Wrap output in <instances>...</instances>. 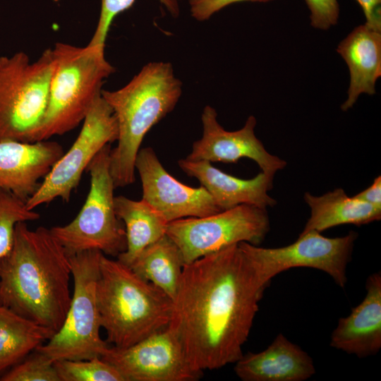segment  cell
<instances>
[{
	"instance_id": "obj_1",
	"label": "cell",
	"mask_w": 381,
	"mask_h": 381,
	"mask_svg": "<svg viewBox=\"0 0 381 381\" xmlns=\"http://www.w3.org/2000/svg\"><path fill=\"white\" fill-rule=\"evenodd\" d=\"M266 288L238 243L184 265L168 325L195 371L242 356Z\"/></svg>"
},
{
	"instance_id": "obj_2",
	"label": "cell",
	"mask_w": 381,
	"mask_h": 381,
	"mask_svg": "<svg viewBox=\"0 0 381 381\" xmlns=\"http://www.w3.org/2000/svg\"><path fill=\"white\" fill-rule=\"evenodd\" d=\"M69 255L50 229L16 224L10 250L0 259V304L56 334L72 293Z\"/></svg>"
},
{
	"instance_id": "obj_3",
	"label": "cell",
	"mask_w": 381,
	"mask_h": 381,
	"mask_svg": "<svg viewBox=\"0 0 381 381\" xmlns=\"http://www.w3.org/2000/svg\"><path fill=\"white\" fill-rule=\"evenodd\" d=\"M182 83L169 62L145 65L125 86L102 90V96L116 117L117 145L110 152V172L115 188L125 187L135 180V162L147 132L176 105Z\"/></svg>"
},
{
	"instance_id": "obj_4",
	"label": "cell",
	"mask_w": 381,
	"mask_h": 381,
	"mask_svg": "<svg viewBox=\"0 0 381 381\" xmlns=\"http://www.w3.org/2000/svg\"><path fill=\"white\" fill-rule=\"evenodd\" d=\"M97 305L107 341L130 346L169 324L173 301L132 269L102 254L96 286Z\"/></svg>"
},
{
	"instance_id": "obj_5",
	"label": "cell",
	"mask_w": 381,
	"mask_h": 381,
	"mask_svg": "<svg viewBox=\"0 0 381 381\" xmlns=\"http://www.w3.org/2000/svg\"><path fill=\"white\" fill-rule=\"evenodd\" d=\"M104 46L57 42L47 109L35 142L72 131L84 120L106 78L115 72Z\"/></svg>"
},
{
	"instance_id": "obj_6",
	"label": "cell",
	"mask_w": 381,
	"mask_h": 381,
	"mask_svg": "<svg viewBox=\"0 0 381 381\" xmlns=\"http://www.w3.org/2000/svg\"><path fill=\"white\" fill-rule=\"evenodd\" d=\"M54 65L52 48L33 62L23 52L0 56V142H35Z\"/></svg>"
},
{
	"instance_id": "obj_7",
	"label": "cell",
	"mask_w": 381,
	"mask_h": 381,
	"mask_svg": "<svg viewBox=\"0 0 381 381\" xmlns=\"http://www.w3.org/2000/svg\"><path fill=\"white\" fill-rule=\"evenodd\" d=\"M111 144L103 147L87 166L90 188L84 205L68 224L50 231L70 256L90 250L116 257L126 248L125 227L114 209L116 188L110 172Z\"/></svg>"
},
{
	"instance_id": "obj_8",
	"label": "cell",
	"mask_w": 381,
	"mask_h": 381,
	"mask_svg": "<svg viewBox=\"0 0 381 381\" xmlns=\"http://www.w3.org/2000/svg\"><path fill=\"white\" fill-rule=\"evenodd\" d=\"M102 253L90 250L69 256L73 289L59 330L35 350L53 362L102 358L109 346L100 336L96 286Z\"/></svg>"
},
{
	"instance_id": "obj_9",
	"label": "cell",
	"mask_w": 381,
	"mask_h": 381,
	"mask_svg": "<svg viewBox=\"0 0 381 381\" xmlns=\"http://www.w3.org/2000/svg\"><path fill=\"white\" fill-rule=\"evenodd\" d=\"M270 229L267 209L240 205L202 217L171 222L166 234L178 246L184 263L188 264L241 242L259 246Z\"/></svg>"
},
{
	"instance_id": "obj_10",
	"label": "cell",
	"mask_w": 381,
	"mask_h": 381,
	"mask_svg": "<svg viewBox=\"0 0 381 381\" xmlns=\"http://www.w3.org/2000/svg\"><path fill=\"white\" fill-rule=\"evenodd\" d=\"M357 237L353 231L335 238L309 231L301 233L295 242L284 247L262 248L246 242L238 246L266 287L282 272L294 267H310L327 273L344 289L347 283L346 267Z\"/></svg>"
},
{
	"instance_id": "obj_11",
	"label": "cell",
	"mask_w": 381,
	"mask_h": 381,
	"mask_svg": "<svg viewBox=\"0 0 381 381\" xmlns=\"http://www.w3.org/2000/svg\"><path fill=\"white\" fill-rule=\"evenodd\" d=\"M118 136L116 117L101 94L83 121L71 148L54 164L37 190L26 201L27 207L32 210L56 198L68 202L95 156L106 145L116 141Z\"/></svg>"
},
{
	"instance_id": "obj_12",
	"label": "cell",
	"mask_w": 381,
	"mask_h": 381,
	"mask_svg": "<svg viewBox=\"0 0 381 381\" xmlns=\"http://www.w3.org/2000/svg\"><path fill=\"white\" fill-rule=\"evenodd\" d=\"M101 358L125 381H193L202 374L190 367L169 325L130 346H109Z\"/></svg>"
},
{
	"instance_id": "obj_13",
	"label": "cell",
	"mask_w": 381,
	"mask_h": 381,
	"mask_svg": "<svg viewBox=\"0 0 381 381\" xmlns=\"http://www.w3.org/2000/svg\"><path fill=\"white\" fill-rule=\"evenodd\" d=\"M135 168L142 183V199L168 223L222 211L203 186H186L167 172L150 147L140 149Z\"/></svg>"
},
{
	"instance_id": "obj_14",
	"label": "cell",
	"mask_w": 381,
	"mask_h": 381,
	"mask_svg": "<svg viewBox=\"0 0 381 381\" xmlns=\"http://www.w3.org/2000/svg\"><path fill=\"white\" fill-rule=\"evenodd\" d=\"M217 116L212 107H205L201 116L202 135L193 143L191 152L186 159L236 163L241 158H248L257 163L261 171L274 174L286 167V162L269 153L255 136V116H250L243 127L235 131L224 129Z\"/></svg>"
},
{
	"instance_id": "obj_15",
	"label": "cell",
	"mask_w": 381,
	"mask_h": 381,
	"mask_svg": "<svg viewBox=\"0 0 381 381\" xmlns=\"http://www.w3.org/2000/svg\"><path fill=\"white\" fill-rule=\"evenodd\" d=\"M64 153L59 143L49 140L0 142V191L26 202Z\"/></svg>"
},
{
	"instance_id": "obj_16",
	"label": "cell",
	"mask_w": 381,
	"mask_h": 381,
	"mask_svg": "<svg viewBox=\"0 0 381 381\" xmlns=\"http://www.w3.org/2000/svg\"><path fill=\"white\" fill-rule=\"evenodd\" d=\"M178 164L186 175L199 181L222 210L240 205L267 209L277 204L268 194L272 188L274 174L261 171L252 179H242L223 172L208 161L185 158Z\"/></svg>"
},
{
	"instance_id": "obj_17",
	"label": "cell",
	"mask_w": 381,
	"mask_h": 381,
	"mask_svg": "<svg viewBox=\"0 0 381 381\" xmlns=\"http://www.w3.org/2000/svg\"><path fill=\"white\" fill-rule=\"evenodd\" d=\"M366 294L351 313L339 319L329 345L362 358L374 356L381 348V274H370Z\"/></svg>"
},
{
	"instance_id": "obj_18",
	"label": "cell",
	"mask_w": 381,
	"mask_h": 381,
	"mask_svg": "<svg viewBox=\"0 0 381 381\" xmlns=\"http://www.w3.org/2000/svg\"><path fill=\"white\" fill-rule=\"evenodd\" d=\"M243 381H305L315 373L311 356L279 333L259 353H247L235 363Z\"/></svg>"
},
{
	"instance_id": "obj_19",
	"label": "cell",
	"mask_w": 381,
	"mask_h": 381,
	"mask_svg": "<svg viewBox=\"0 0 381 381\" xmlns=\"http://www.w3.org/2000/svg\"><path fill=\"white\" fill-rule=\"evenodd\" d=\"M337 51L350 74L348 97L341 107L346 111L361 94L375 93V83L381 76V32L361 25L339 44Z\"/></svg>"
},
{
	"instance_id": "obj_20",
	"label": "cell",
	"mask_w": 381,
	"mask_h": 381,
	"mask_svg": "<svg viewBox=\"0 0 381 381\" xmlns=\"http://www.w3.org/2000/svg\"><path fill=\"white\" fill-rule=\"evenodd\" d=\"M304 200L310 207V216L301 233L309 231L321 233L342 224L361 226L381 218V207L349 197L340 188L320 196L306 192Z\"/></svg>"
},
{
	"instance_id": "obj_21",
	"label": "cell",
	"mask_w": 381,
	"mask_h": 381,
	"mask_svg": "<svg viewBox=\"0 0 381 381\" xmlns=\"http://www.w3.org/2000/svg\"><path fill=\"white\" fill-rule=\"evenodd\" d=\"M114 209L124 224L126 237V248L117 260L130 267L145 248L166 235L168 222L143 199L115 196Z\"/></svg>"
},
{
	"instance_id": "obj_22",
	"label": "cell",
	"mask_w": 381,
	"mask_h": 381,
	"mask_svg": "<svg viewBox=\"0 0 381 381\" xmlns=\"http://www.w3.org/2000/svg\"><path fill=\"white\" fill-rule=\"evenodd\" d=\"M184 261L178 246L166 234L145 248L130 267L174 300L179 287Z\"/></svg>"
},
{
	"instance_id": "obj_23",
	"label": "cell",
	"mask_w": 381,
	"mask_h": 381,
	"mask_svg": "<svg viewBox=\"0 0 381 381\" xmlns=\"http://www.w3.org/2000/svg\"><path fill=\"white\" fill-rule=\"evenodd\" d=\"M53 335L0 304V377Z\"/></svg>"
},
{
	"instance_id": "obj_24",
	"label": "cell",
	"mask_w": 381,
	"mask_h": 381,
	"mask_svg": "<svg viewBox=\"0 0 381 381\" xmlns=\"http://www.w3.org/2000/svg\"><path fill=\"white\" fill-rule=\"evenodd\" d=\"M54 365L61 381H125L112 365L99 357L57 361Z\"/></svg>"
},
{
	"instance_id": "obj_25",
	"label": "cell",
	"mask_w": 381,
	"mask_h": 381,
	"mask_svg": "<svg viewBox=\"0 0 381 381\" xmlns=\"http://www.w3.org/2000/svg\"><path fill=\"white\" fill-rule=\"evenodd\" d=\"M40 217L39 213L27 207L25 201L11 193L0 191V259L11 248L16 224Z\"/></svg>"
},
{
	"instance_id": "obj_26",
	"label": "cell",
	"mask_w": 381,
	"mask_h": 381,
	"mask_svg": "<svg viewBox=\"0 0 381 381\" xmlns=\"http://www.w3.org/2000/svg\"><path fill=\"white\" fill-rule=\"evenodd\" d=\"M0 381H61L54 362L35 350L9 369Z\"/></svg>"
},
{
	"instance_id": "obj_27",
	"label": "cell",
	"mask_w": 381,
	"mask_h": 381,
	"mask_svg": "<svg viewBox=\"0 0 381 381\" xmlns=\"http://www.w3.org/2000/svg\"><path fill=\"white\" fill-rule=\"evenodd\" d=\"M174 18L179 15L177 0H159ZM101 11L95 32L88 44L105 47L109 28L114 19L121 13L129 9L135 0H100Z\"/></svg>"
},
{
	"instance_id": "obj_28",
	"label": "cell",
	"mask_w": 381,
	"mask_h": 381,
	"mask_svg": "<svg viewBox=\"0 0 381 381\" xmlns=\"http://www.w3.org/2000/svg\"><path fill=\"white\" fill-rule=\"evenodd\" d=\"M310 12L313 27L327 30L337 24L339 16L337 0H305Z\"/></svg>"
},
{
	"instance_id": "obj_29",
	"label": "cell",
	"mask_w": 381,
	"mask_h": 381,
	"mask_svg": "<svg viewBox=\"0 0 381 381\" xmlns=\"http://www.w3.org/2000/svg\"><path fill=\"white\" fill-rule=\"evenodd\" d=\"M271 0H189L191 16L198 21L208 20L212 15L231 4L242 2H267Z\"/></svg>"
},
{
	"instance_id": "obj_30",
	"label": "cell",
	"mask_w": 381,
	"mask_h": 381,
	"mask_svg": "<svg viewBox=\"0 0 381 381\" xmlns=\"http://www.w3.org/2000/svg\"><path fill=\"white\" fill-rule=\"evenodd\" d=\"M365 17V25L381 32V0H356Z\"/></svg>"
},
{
	"instance_id": "obj_31",
	"label": "cell",
	"mask_w": 381,
	"mask_h": 381,
	"mask_svg": "<svg viewBox=\"0 0 381 381\" xmlns=\"http://www.w3.org/2000/svg\"><path fill=\"white\" fill-rule=\"evenodd\" d=\"M353 197L368 204L381 207V176H377L369 187Z\"/></svg>"
},
{
	"instance_id": "obj_32",
	"label": "cell",
	"mask_w": 381,
	"mask_h": 381,
	"mask_svg": "<svg viewBox=\"0 0 381 381\" xmlns=\"http://www.w3.org/2000/svg\"><path fill=\"white\" fill-rule=\"evenodd\" d=\"M177 1H179V0H177Z\"/></svg>"
}]
</instances>
